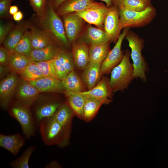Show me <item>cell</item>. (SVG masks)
Masks as SVG:
<instances>
[{
  "label": "cell",
  "instance_id": "1",
  "mask_svg": "<svg viewBox=\"0 0 168 168\" xmlns=\"http://www.w3.org/2000/svg\"><path fill=\"white\" fill-rule=\"evenodd\" d=\"M130 57V52L126 50L121 62L111 72L109 82L114 92L123 91L134 79V67Z\"/></svg>",
  "mask_w": 168,
  "mask_h": 168
},
{
  "label": "cell",
  "instance_id": "2",
  "mask_svg": "<svg viewBox=\"0 0 168 168\" xmlns=\"http://www.w3.org/2000/svg\"><path fill=\"white\" fill-rule=\"evenodd\" d=\"M125 38L131 49L130 56L134 67L133 78H139L143 82H146L147 79L146 72L148 71V68L142 54L144 41L135 32L129 30Z\"/></svg>",
  "mask_w": 168,
  "mask_h": 168
},
{
  "label": "cell",
  "instance_id": "3",
  "mask_svg": "<svg viewBox=\"0 0 168 168\" xmlns=\"http://www.w3.org/2000/svg\"><path fill=\"white\" fill-rule=\"evenodd\" d=\"M38 128L42 140L46 145L64 147L68 144L63 128L54 116L42 119Z\"/></svg>",
  "mask_w": 168,
  "mask_h": 168
},
{
  "label": "cell",
  "instance_id": "4",
  "mask_svg": "<svg viewBox=\"0 0 168 168\" xmlns=\"http://www.w3.org/2000/svg\"><path fill=\"white\" fill-rule=\"evenodd\" d=\"M30 107L16 100L11 102L7 109L10 115L19 123L23 134L28 139L35 135L37 128Z\"/></svg>",
  "mask_w": 168,
  "mask_h": 168
},
{
  "label": "cell",
  "instance_id": "5",
  "mask_svg": "<svg viewBox=\"0 0 168 168\" xmlns=\"http://www.w3.org/2000/svg\"><path fill=\"white\" fill-rule=\"evenodd\" d=\"M40 20L45 30L49 32L55 40L62 45L68 46V41L64 24L54 11L52 2L48 4L44 14Z\"/></svg>",
  "mask_w": 168,
  "mask_h": 168
},
{
  "label": "cell",
  "instance_id": "6",
  "mask_svg": "<svg viewBox=\"0 0 168 168\" xmlns=\"http://www.w3.org/2000/svg\"><path fill=\"white\" fill-rule=\"evenodd\" d=\"M118 8L121 30L126 28L144 26L149 24L156 14V9L152 5L140 12Z\"/></svg>",
  "mask_w": 168,
  "mask_h": 168
},
{
  "label": "cell",
  "instance_id": "7",
  "mask_svg": "<svg viewBox=\"0 0 168 168\" xmlns=\"http://www.w3.org/2000/svg\"><path fill=\"white\" fill-rule=\"evenodd\" d=\"M129 28L124 29L113 48L110 51L106 58L101 65L102 75L108 74L122 60L124 54L121 50L124 39L125 38Z\"/></svg>",
  "mask_w": 168,
  "mask_h": 168
},
{
  "label": "cell",
  "instance_id": "8",
  "mask_svg": "<svg viewBox=\"0 0 168 168\" xmlns=\"http://www.w3.org/2000/svg\"><path fill=\"white\" fill-rule=\"evenodd\" d=\"M109 8L104 22V30L110 42L116 43L121 30L119 8L113 5Z\"/></svg>",
  "mask_w": 168,
  "mask_h": 168
},
{
  "label": "cell",
  "instance_id": "9",
  "mask_svg": "<svg viewBox=\"0 0 168 168\" xmlns=\"http://www.w3.org/2000/svg\"><path fill=\"white\" fill-rule=\"evenodd\" d=\"M40 92L29 82L21 78L18 82L15 91L16 100L30 107L40 97Z\"/></svg>",
  "mask_w": 168,
  "mask_h": 168
},
{
  "label": "cell",
  "instance_id": "10",
  "mask_svg": "<svg viewBox=\"0 0 168 168\" xmlns=\"http://www.w3.org/2000/svg\"><path fill=\"white\" fill-rule=\"evenodd\" d=\"M109 79L103 77L93 88L87 91L77 93L85 97H90L99 100L103 104H108L113 100V93L110 84Z\"/></svg>",
  "mask_w": 168,
  "mask_h": 168
},
{
  "label": "cell",
  "instance_id": "11",
  "mask_svg": "<svg viewBox=\"0 0 168 168\" xmlns=\"http://www.w3.org/2000/svg\"><path fill=\"white\" fill-rule=\"evenodd\" d=\"M53 60L58 77L61 80L74 71L75 65L72 53L60 49Z\"/></svg>",
  "mask_w": 168,
  "mask_h": 168
},
{
  "label": "cell",
  "instance_id": "12",
  "mask_svg": "<svg viewBox=\"0 0 168 168\" xmlns=\"http://www.w3.org/2000/svg\"><path fill=\"white\" fill-rule=\"evenodd\" d=\"M18 77L13 73L7 75L0 83V104L4 110L7 109L15 94L19 81Z\"/></svg>",
  "mask_w": 168,
  "mask_h": 168
},
{
  "label": "cell",
  "instance_id": "13",
  "mask_svg": "<svg viewBox=\"0 0 168 168\" xmlns=\"http://www.w3.org/2000/svg\"><path fill=\"white\" fill-rule=\"evenodd\" d=\"M109 8L104 4L75 12L77 15L90 24L102 28L105 17Z\"/></svg>",
  "mask_w": 168,
  "mask_h": 168
},
{
  "label": "cell",
  "instance_id": "14",
  "mask_svg": "<svg viewBox=\"0 0 168 168\" xmlns=\"http://www.w3.org/2000/svg\"><path fill=\"white\" fill-rule=\"evenodd\" d=\"M101 4L91 0H66L58 7L57 13L64 15L81 11Z\"/></svg>",
  "mask_w": 168,
  "mask_h": 168
},
{
  "label": "cell",
  "instance_id": "15",
  "mask_svg": "<svg viewBox=\"0 0 168 168\" xmlns=\"http://www.w3.org/2000/svg\"><path fill=\"white\" fill-rule=\"evenodd\" d=\"M64 26L68 41L73 42L77 36L81 29L83 19L75 12L63 15Z\"/></svg>",
  "mask_w": 168,
  "mask_h": 168
},
{
  "label": "cell",
  "instance_id": "16",
  "mask_svg": "<svg viewBox=\"0 0 168 168\" xmlns=\"http://www.w3.org/2000/svg\"><path fill=\"white\" fill-rule=\"evenodd\" d=\"M38 101L41 102L35 109L32 113L37 127L41 120L44 118L53 116L58 108L62 104L56 101Z\"/></svg>",
  "mask_w": 168,
  "mask_h": 168
},
{
  "label": "cell",
  "instance_id": "17",
  "mask_svg": "<svg viewBox=\"0 0 168 168\" xmlns=\"http://www.w3.org/2000/svg\"><path fill=\"white\" fill-rule=\"evenodd\" d=\"M29 82L40 92L63 93L64 91L62 80L56 77H44Z\"/></svg>",
  "mask_w": 168,
  "mask_h": 168
},
{
  "label": "cell",
  "instance_id": "18",
  "mask_svg": "<svg viewBox=\"0 0 168 168\" xmlns=\"http://www.w3.org/2000/svg\"><path fill=\"white\" fill-rule=\"evenodd\" d=\"M25 143V138L20 133L7 135L0 134V146L14 156H17Z\"/></svg>",
  "mask_w": 168,
  "mask_h": 168
},
{
  "label": "cell",
  "instance_id": "19",
  "mask_svg": "<svg viewBox=\"0 0 168 168\" xmlns=\"http://www.w3.org/2000/svg\"><path fill=\"white\" fill-rule=\"evenodd\" d=\"M74 114L68 104H62L53 115L63 128L69 142L72 119Z\"/></svg>",
  "mask_w": 168,
  "mask_h": 168
},
{
  "label": "cell",
  "instance_id": "20",
  "mask_svg": "<svg viewBox=\"0 0 168 168\" xmlns=\"http://www.w3.org/2000/svg\"><path fill=\"white\" fill-rule=\"evenodd\" d=\"M101 65L89 62L83 70L81 78L88 90L95 87L101 79Z\"/></svg>",
  "mask_w": 168,
  "mask_h": 168
},
{
  "label": "cell",
  "instance_id": "21",
  "mask_svg": "<svg viewBox=\"0 0 168 168\" xmlns=\"http://www.w3.org/2000/svg\"><path fill=\"white\" fill-rule=\"evenodd\" d=\"M30 27V24L26 22L17 25L3 42V46L11 52H13L16 45Z\"/></svg>",
  "mask_w": 168,
  "mask_h": 168
},
{
  "label": "cell",
  "instance_id": "22",
  "mask_svg": "<svg viewBox=\"0 0 168 168\" xmlns=\"http://www.w3.org/2000/svg\"><path fill=\"white\" fill-rule=\"evenodd\" d=\"M71 53L75 66L83 70L89 62V48L87 44L83 42L74 44Z\"/></svg>",
  "mask_w": 168,
  "mask_h": 168
},
{
  "label": "cell",
  "instance_id": "23",
  "mask_svg": "<svg viewBox=\"0 0 168 168\" xmlns=\"http://www.w3.org/2000/svg\"><path fill=\"white\" fill-rule=\"evenodd\" d=\"M33 49H39L54 44L53 36L46 30H42L32 27L30 31Z\"/></svg>",
  "mask_w": 168,
  "mask_h": 168
},
{
  "label": "cell",
  "instance_id": "24",
  "mask_svg": "<svg viewBox=\"0 0 168 168\" xmlns=\"http://www.w3.org/2000/svg\"><path fill=\"white\" fill-rule=\"evenodd\" d=\"M83 42L90 45L108 43L109 40L104 30L89 25L82 37Z\"/></svg>",
  "mask_w": 168,
  "mask_h": 168
},
{
  "label": "cell",
  "instance_id": "25",
  "mask_svg": "<svg viewBox=\"0 0 168 168\" xmlns=\"http://www.w3.org/2000/svg\"><path fill=\"white\" fill-rule=\"evenodd\" d=\"M62 81L64 91L79 93L86 91L82 78L74 70L68 74Z\"/></svg>",
  "mask_w": 168,
  "mask_h": 168
},
{
  "label": "cell",
  "instance_id": "26",
  "mask_svg": "<svg viewBox=\"0 0 168 168\" xmlns=\"http://www.w3.org/2000/svg\"><path fill=\"white\" fill-rule=\"evenodd\" d=\"M60 48L54 44L39 49H33L29 58L31 61L39 62L53 59Z\"/></svg>",
  "mask_w": 168,
  "mask_h": 168
},
{
  "label": "cell",
  "instance_id": "27",
  "mask_svg": "<svg viewBox=\"0 0 168 168\" xmlns=\"http://www.w3.org/2000/svg\"><path fill=\"white\" fill-rule=\"evenodd\" d=\"M69 105L74 114L83 119V108L85 97L77 93L64 91Z\"/></svg>",
  "mask_w": 168,
  "mask_h": 168
},
{
  "label": "cell",
  "instance_id": "28",
  "mask_svg": "<svg viewBox=\"0 0 168 168\" xmlns=\"http://www.w3.org/2000/svg\"><path fill=\"white\" fill-rule=\"evenodd\" d=\"M110 50L109 43L90 45L89 62L101 64Z\"/></svg>",
  "mask_w": 168,
  "mask_h": 168
},
{
  "label": "cell",
  "instance_id": "29",
  "mask_svg": "<svg viewBox=\"0 0 168 168\" xmlns=\"http://www.w3.org/2000/svg\"><path fill=\"white\" fill-rule=\"evenodd\" d=\"M103 104L102 101L99 100L92 97H85L83 119L87 122L91 121Z\"/></svg>",
  "mask_w": 168,
  "mask_h": 168
},
{
  "label": "cell",
  "instance_id": "30",
  "mask_svg": "<svg viewBox=\"0 0 168 168\" xmlns=\"http://www.w3.org/2000/svg\"><path fill=\"white\" fill-rule=\"evenodd\" d=\"M31 61L29 58L13 52L11 53L7 66L13 73L20 74Z\"/></svg>",
  "mask_w": 168,
  "mask_h": 168
},
{
  "label": "cell",
  "instance_id": "31",
  "mask_svg": "<svg viewBox=\"0 0 168 168\" xmlns=\"http://www.w3.org/2000/svg\"><path fill=\"white\" fill-rule=\"evenodd\" d=\"M33 49L30 31L27 30L16 45L13 52L29 58Z\"/></svg>",
  "mask_w": 168,
  "mask_h": 168
},
{
  "label": "cell",
  "instance_id": "32",
  "mask_svg": "<svg viewBox=\"0 0 168 168\" xmlns=\"http://www.w3.org/2000/svg\"><path fill=\"white\" fill-rule=\"evenodd\" d=\"M20 75L21 79L28 82L44 77L39 67L32 61L30 62Z\"/></svg>",
  "mask_w": 168,
  "mask_h": 168
},
{
  "label": "cell",
  "instance_id": "33",
  "mask_svg": "<svg viewBox=\"0 0 168 168\" xmlns=\"http://www.w3.org/2000/svg\"><path fill=\"white\" fill-rule=\"evenodd\" d=\"M151 5L142 0H122L118 7L121 9L140 12Z\"/></svg>",
  "mask_w": 168,
  "mask_h": 168
},
{
  "label": "cell",
  "instance_id": "34",
  "mask_svg": "<svg viewBox=\"0 0 168 168\" xmlns=\"http://www.w3.org/2000/svg\"><path fill=\"white\" fill-rule=\"evenodd\" d=\"M35 148V146L28 148L21 156L11 162V167L13 168H29V160Z\"/></svg>",
  "mask_w": 168,
  "mask_h": 168
},
{
  "label": "cell",
  "instance_id": "35",
  "mask_svg": "<svg viewBox=\"0 0 168 168\" xmlns=\"http://www.w3.org/2000/svg\"><path fill=\"white\" fill-rule=\"evenodd\" d=\"M35 62L40 69L44 77H53L59 79L55 70L53 59Z\"/></svg>",
  "mask_w": 168,
  "mask_h": 168
},
{
  "label": "cell",
  "instance_id": "36",
  "mask_svg": "<svg viewBox=\"0 0 168 168\" xmlns=\"http://www.w3.org/2000/svg\"><path fill=\"white\" fill-rule=\"evenodd\" d=\"M30 4L38 16L41 19L46 9V0H29Z\"/></svg>",
  "mask_w": 168,
  "mask_h": 168
},
{
  "label": "cell",
  "instance_id": "37",
  "mask_svg": "<svg viewBox=\"0 0 168 168\" xmlns=\"http://www.w3.org/2000/svg\"><path fill=\"white\" fill-rule=\"evenodd\" d=\"M13 24L10 22L5 23L2 21L0 23V43L2 44L5 38L13 28Z\"/></svg>",
  "mask_w": 168,
  "mask_h": 168
},
{
  "label": "cell",
  "instance_id": "38",
  "mask_svg": "<svg viewBox=\"0 0 168 168\" xmlns=\"http://www.w3.org/2000/svg\"><path fill=\"white\" fill-rule=\"evenodd\" d=\"M13 0H0V16L1 18L8 16L11 3Z\"/></svg>",
  "mask_w": 168,
  "mask_h": 168
},
{
  "label": "cell",
  "instance_id": "39",
  "mask_svg": "<svg viewBox=\"0 0 168 168\" xmlns=\"http://www.w3.org/2000/svg\"><path fill=\"white\" fill-rule=\"evenodd\" d=\"M11 52L3 47L0 48V64L3 66H7L10 60Z\"/></svg>",
  "mask_w": 168,
  "mask_h": 168
},
{
  "label": "cell",
  "instance_id": "40",
  "mask_svg": "<svg viewBox=\"0 0 168 168\" xmlns=\"http://www.w3.org/2000/svg\"><path fill=\"white\" fill-rule=\"evenodd\" d=\"M10 71L8 66L0 65V78L3 77L8 72Z\"/></svg>",
  "mask_w": 168,
  "mask_h": 168
},
{
  "label": "cell",
  "instance_id": "41",
  "mask_svg": "<svg viewBox=\"0 0 168 168\" xmlns=\"http://www.w3.org/2000/svg\"><path fill=\"white\" fill-rule=\"evenodd\" d=\"M23 14L22 12L19 11L13 15V18L16 21H19L23 18Z\"/></svg>",
  "mask_w": 168,
  "mask_h": 168
},
{
  "label": "cell",
  "instance_id": "42",
  "mask_svg": "<svg viewBox=\"0 0 168 168\" xmlns=\"http://www.w3.org/2000/svg\"><path fill=\"white\" fill-rule=\"evenodd\" d=\"M66 0H53L52 2V4L54 8L58 7Z\"/></svg>",
  "mask_w": 168,
  "mask_h": 168
},
{
  "label": "cell",
  "instance_id": "43",
  "mask_svg": "<svg viewBox=\"0 0 168 168\" xmlns=\"http://www.w3.org/2000/svg\"><path fill=\"white\" fill-rule=\"evenodd\" d=\"M18 11V8L16 6H11L9 10V13L11 15H13Z\"/></svg>",
  "mask_w": 168,
  "mask_h": 168
},
{
  "label": "cell",
  "instance_id": "44",
  "mask_svg": "<svg viewBox=\"0 0 168 168\" xmlns=\"http://www.w3.org/2000/svg\"><path fill=\"white\" fill-rule=\"evenodd\" d=\"M59 167L58 163L57 162L55 161H52L49 162L45 166L46 168H56Z\"/></svg>",
  "mask_w": 168,
  "mask_h": 168
},
{
  "label": "cell",
  "instance_id": "45",
  "mask_svg": "<svg viewBox=\"0 0 168 168\" xmlns=\"http://www.w3.org/2000/svg\"><path fill=\"white\" fill-rule=\"evenodd\" d=\"M104 2L106 4V6L108 7H109L113 5L112 3V0H99Z\"/></svg>",
  "mask_w": 168,
  "mask_h": 168
},
{
  "label": "cell",
  "instance_id": "46",
  "mask_svg": "<svg viewBox=\"0 0 168 168\" xmlns=\"http://www.w3.org/2000/svg\"><path fill=\"white\" fill-rule=\"evenodd\" d=\"M122 0H112L113 5L118 6Z\"/></svg>",
  "mask_w": 168,
  "mask_h": 168
},
{
  "label": "cell",
  "instance_id": "47",
  "mask_svg": "<svg viewBox=\"0 0 168 168\" xmlns=\"http://www.w3.org/2000/svg\"><path fill=\"white\" fill-rule=\"evenodd\" d=\"M142 0L148 3V4H151V0Z\"/></svg>",
  "mask_w": 168,
  "mask_h": 168
},
{
  "label": "cell",
  "instance_id": "48",
  "mask_svg": "<svg viewBox=\"0 0 168 168\" xmlns=\"http://www.w3.org/2000/svg\"></svg>",
  "mask_w": 168,
  "mask_h": 168
},
{
  "label": "cell",
  "instance_id": "49",
  "mask_svg": "<svg viewBox=\"0 0 168 168\" xmlns=\"http://www.w3.org/2000/svg\"></svg>",
  "mask_w": 168,
  "mask_h": 168
}]
</instances>
